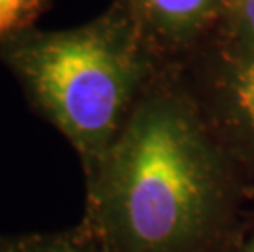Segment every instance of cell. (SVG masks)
Here are the masks:
<instances>
[{
    "label": "cell",
    "instance_id": "6da1fadb",
    "mask_svg": "<svg viewBox=\"0 0 254 252\" xmlns=\"http://www.w3.org/2000/svg\"><path fill=\"white\" fill-rule=\"evenodd\" d=\"M95 219L113 243L164 248L190 234L208 202L195 141L179 116L144 111L100 160Z\"/></svg>",
    "mask_w": 254,
    "mask_h": 252
},
{
    "label": "cell",
    "instance_id": "7a4b0ae2",
    "mask_svg": "<svg viewBox=\"0 0 254 252\" xmlns=\"http://www.w3.org/2000/svg\"><path fill=\"white\" fill-rule=\"evenodd\" d=\"M33 103L87 162L113 144L134 82L125 36L110 21L59 33L26 31L0 51Z\"/></svg>",
    "mask_w": 254,
    "mask_h": 252
},
{
    "label": "cell",
    "instance_id": "3957f363",
    "mask_svg": "<svg viewBox=\"0 0 254 252\" xmlns=\"http://www.w3.org/2000/svg\"><path fill=\"white\" fill-rule=\"evenodd\" d=\"M48 0H0V51L18 38L40 17Z\"/></svg>",
    "mask_w": 254,
    "mask_h": 252
},
{
    "label": "cell",
    "instance_id": "277c9868",
    "mask_svg": "<svg viewBox=\"0 0 254 252\" xmlns=\"http://www.w3.org/2000/svg\"><path fill=\"white\" fill-rule=\"evenodd\" d=\"M146 2L159 17L181 23L197 18L208 7L210 0H146Z\"/></svg>",
    "mask_w": 254,
    "mask_h": 252
},
{
    "label": "cell",
    "instance_id": "5b68a950",
    "mask_svg": "<svg viewBox=\"0 0 254 252\" xmlns=\"http://www.w3.org/2000/svg\"><path fill=\"white\" fill-rule=\"evenodd\" d=\"M0 252H72L64 243L36 236H12L0 238Z\"/></svg>",
    "mask_w": 254,
    "mask_h": 252
},
{
    "label": "cell",
    "instance_id": "8992f818",
    "mask_svg": "<svg viewBox=\"0 0 254 252\" xmlns=\"http://www.w3.org/2000/svg\"><path fill=\"white\" fill-rule=\"evenodd\" d=\"M235 101L238 110L254 130V61L246 64L236 76Z\"/></svg>",
    "mask_w": 254,
    "mask_h": 252
},
{
    "label": "cell",
    "instance_id": "52a82bcc",
    "mask_svg": "<svg viewBox=\"0 0 254 252\" xmlns=\"http://www.w3.org/2000/svg\"><path fill=\"white\" fill-rule=\"evenodd\" d=\"M238 12L248 33L254 38V0H238Z\"/></svg>",
    "mask_w": 254,
    "mask_h": 252
},
{
    "label": "cell",
    "instance_id": "ba28073f",
    "mask_svg": "<svg viewBox=\"0 0 254 252\" xmlns=\"http://www.w3.org/2000/svg\"><path fill=\"white\" fill-rule=\"evenodd\" d=\"M248 252H254V241H253V244L250 246V249H248Z\"/></svg>",
    "mask_w": 254,
    "mask_h": 252
}]
</instances>
